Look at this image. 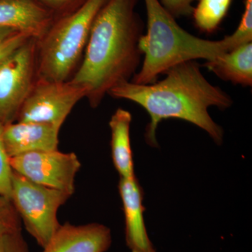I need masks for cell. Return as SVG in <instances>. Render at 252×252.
<instances>
[{"label": "cell", "mask_w": 252, "mask_h": 252, "mask_svg": "<svg viewBox=\"0 0 252 252\" xmlns=\"http://www.w3.org/2000/svg\"><path fill=\"white\" fill-rule=\"evenodd\" d=\"M165 77L150 84L124 81L109 91L117 99H127L139 104L150 117L145 130L146 142L157 147V130L162 120L177 119L203 129L220 145L223 130L209 114L210 107L220 110L229 108L233 99L218 86L204 77L196 61L174 66L164 73Z\"/></svg>", "instance_id": "obj_1"}, {"label": "cell", "mask_w": 252, "mask_h": 252, "mask_svg": "<svg viewBox=\"0 0 252 252\" xmlns=\"http://www.w3.org/2000/svg\"><path fill=\"white\" fill-rule=\"evenodd\" d=\"M138 1L108 0L94 18L84 59L70 79L86 89L93 108L113 88L130 81L140 66L144 23L135 11Z\"/></svg>", "instance_id": "obj_2"}, {"label": "cell", "mask_w": 252, "mask_h": 252, "mask_svg": "<svg viewBox=\"0 0 252 252\" xmlns=\"http://www.w3.org/2000/svg\"><path fill=\"white\" fill-rule=\"evenodd\" d=\"M147 32L139 41L143 63L132 82L150 84L170 68L188 61H211L235 49L229 36L219 41L197 37L181 27L159 0H144Z\"/></svg>", "instance_id": "obj_3"}, {"label": "cell", "mask_w": 252, "mask_h": 252, "mask_svg": "<svg viewBox=\"0 0 252 252\" xmlns=\"http://www.w3.org/2000/svg\"><path fill=\"white\" fill-rule=\"evenodd\" d=\"M108 0H86L77 9L55 18L36 40V79L63 81L85 51L94 18Z\"/></svg>", "instance_id": "obj_4"}, {"label": "cell", "mask_w": 252, "mask_h": 252, "mask_svg": "<svg viewBox=\"0 0 252 252\" xmlns=\"http://www.w3.org/2000/svg\"><path fill=\"white\" fill-rule=\"evenodd\" d=\"M71 196L34 183L13 170L10 199L28 233L42 248L61 226L58 212Z\"/></svg>", "instance_id": "obj_5"}, {"label": "cell", "mask_w": 252, "mask_h": 252, "mask_svg": "<svg viewBox=\"0 0 252 252\" xmlns=\"http://www.w3.org/2000/svg\"><path fill=\"white\" fill-rule=\"evenodd\" d=\"M86 97V89L71 80L36 79L16 122L49 124L61 129L74 106Z\"/></svg>", "instance_id": "obj_6"}, {"label": "cell", "mask_w": 252, "mask_h": 252, "mask_svg": "<svg viewBox=\"0 0 252 252\" xmlns=\"http://www.w3.org/2000/svg\"><path fill=\"white\" fill-rule=\"evenodd\" d=\"M36 40L30 38L0 63V126L16 122L35 82Z\"/></svg>", "instance_id": "obj_7"}, {"label": "cell", "mask_w": 252, "mask_h": 252, "mask_svg": "<svg viewBox=\"0 0 252 252\" xmlns=\"http://www.w3.org/2000/svg\"><path fill=\"white\" fill-rule=\"evenodd\" d=\"M12 170L38 185L72 195L81 162L74 153L59 149L35 152L10 158Z\"/></svg>", "instance_id": "obj_8"}, {"label": "cell", "mask_w": 252, "mask_h": 252, "mask_svg": "<svg viewBox=\"0 0 252 252\" xmlns=\"http://www.w3.org/2000/svg\"><path fill=\"white\" fill-rule=\"evenodd\" d=\"M61 129L49 124L11 123L2 127V141L10 158L35 152L57 150Z\"/></svg>", "instance_id": "obj_9"}, {"label": "cell", "mask_w": 252, "mask_h": 252, "mask_svg": "<svg viewBox=\"0 0 252 252\" xmlns=\"http://www.w3.org/2000/svg\"><path fill=\"white\" fill-rule=\"evenodd\" d=\"M125 217L126 243L131 252H157L144 220V193L138 180L120 178L119 183Z\"/></svg>", "instance_id": "obj_10"}, {"label": "cell", "mask_w": 252, "mask_h": 252, "mask_svg": "<svg viewBox=\"0 0 252 252\" xmlns=\"http://www.w3.org/2000/svg\"><path fill=\"white\" fill-rule=\"evenodd\" d=\"M112 244L108 227L99 223L61 224L42 252H106Z\"/></svg>", "instance_id": "obj_11"}, {"label": "cell", "mask_w": 252, "mask_h": 252, "mask_svg": "<svg viewBox=\"0 0 252 252\" xmlns=\"http://www.w3.org/2000/svg\"><path fill=\"white\" fill-rule=\"evenodd\" d=\"M54 15L36 0H0V26L13 28L40 39Z\"/></svg>", "instance_id": "obj_12"}, {"label": "cell", "mask_w": 252, "mask_h": 252, "mask_svg": "<svg viewBox=\"0 0 252 252\" xmlns=\"http://www.w3.org/2000/svg\"><path fill=\"white\" fill-rule=\"evenodd\" d=\"M204 67L222 80L252 86V43L242 44L216 59L207 61Z\"/></svg>", "instance_id": "obj_13"}, {"label": "cell", "mask_w": 252, "mask_h": 252, "mask_svg": "<svg viewBox=\"0 0 252 252\" xmlns=\"http://www.w3.org/2000/svg\"><path fill=\"white\" fill-rule=\"evenodd\" d=\"M131 122L130 113L126 109L119 108L113 114L109 123L113 162L121 178L135 177L130 144Z\"/></svg>", "instance_id": "obj_14"}, {"label": "cell", "mask_w": 252, "mask_h": 252, "mask_svg": "<svg viewBox=\"0 0 252 252\" xmlns=\"http://www.w3.org/2000/svg\"><path fill=\"white\" fill-rule=\"evenodd\" d=\"M193 8L194 25L198 31L205 34L215 32L223 21L233 0H198Z\"/></svg>", "instance_id": "obj_15"}, {"label": "cell", "mask_w": 252, "mask_h": 252, "mask_svg": "<svg viewBox=\"0 0 252 252\" xmlns=\"http://www.w3.org/2000/svg\"><path fill=\"white\" fill-rule=\"evenodd\" d=\"M21 230L22 221L11 199L0 196V245L7 235Z\"/></svg>", "instance_id": "obj_16"}, {"label": "cell", "mask_w": 252, "mask_h": 252, "mask_svg": "<svg viewBox=\"0 0 252 252\" xmlns=\"http://www.w3.org/2000/svg\"><path fill=\"white\" fill-rule=\"evenodd\" d=\"M244 4L245 8L238 28L228 35L235 48L252 41V0H245Z\"/></svg>", "instance_id": "obj_17"}, {"label": "cell", "mask_w": 252, "mask_h": 252, "mask_svg": "<svg viewBox=\"0 0 252 252\" xmlns=\"http://www.w3.org/2000/svg\"><path fill=\"white\" fill-rule=\"evenodd\" d=\"M2 127L0 126V196L10 198L12 186L13 170L10 157L2 141Z\"/></svg>", "instance_id": "obj_18"}, {"label": "cell", "mask_w": 252, "mask_h": 252, "mask_svg": "<svg viewBox=\"0 0 252 252\" xmlns=\"http://www.w3.org/2000/svg\"><path fill=\"white\" fill-rule=\"evenodd\" d=\"M38 2L50 10L55 18L67 14L79 7L86 0H36Z\"/></svg>", "instance_id": "obj_19"}, {"label": "cell", "mask_w": 252, "mask_h": 252, "mask_svg": "<svg viewBox=\"0 0 252 252\" xmlns=\"http://www.w3.org/2000/svg\"><path fill=\"white\" fill-rule=\"evenodd\" d=\"M32 38L26 33L18 32L13 35L6 38L0 42V63H2L9 57L11 54L21 47L24 43Z\"/></svg>", "instance_id": "obj_20"}, {"label": "cell", "mask_w": 252, "mask_h": 252, "mask_svg": "<svg viewBox=\"0 0 252 252\" xmlns=\"http://www.w3.org/2000/svg\"><path fill=\"white\" fill-rule=\"evenodd\" d=\"M195 1L198 0H160V3L176 18L190 16L194 8L193 4Z\"/></svg>", "instance_id": "obj_21"}, {"label": "cell", "mask_w": 252, "mask_h": 252, "mask_svg": "<svg viewBox=\"0 0 252 252\" xmlns=\"http://www.w3.org/2000/svg\"><path fill=\"white\" fill-rule=\"evenodd\" d=\"M0 252H31L21 232L7 235L0 245Z\"/></svg>", "instance_id": "obj_22"}, {"label": "cell", "mask_w": 252, "mask_h": 252, "mask_svg": "<svg viewBox=\"0 0 252 252\" xmlns=\"http://www.w3.org/2000/svg\"><path fill=\"white\" fill-rule=\"evenodd\" d=\"M18 32L19 31L13 29V28L0 26V42L6 39V38L9 37L10 36L13 35L15 33Z\"/></svg>", "instance_id": "obj_23"}]
</instances>
